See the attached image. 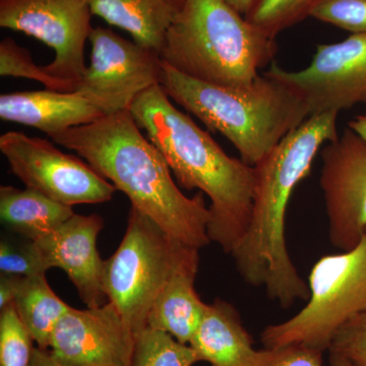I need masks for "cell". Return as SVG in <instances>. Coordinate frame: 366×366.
Listing matches in <instances>:
<instances>
[{
  "label": "cell",
  "instance_id": "cell-19",
  "mask_svg": "<svg viewBox=\"0 0 366 366\" xmlns=\"http://www.w3.org/2000/svg\"><path fill=\"white\" fill-rule=\"evenodd\" d=\"M72 207L53 201L37 190L0 187V218L11 233L36 240L53 232L71 216Z\"/></svg>",
  "mask_w": 366,
  "mask_h": 366
},
{
  "label": "cell",
  "instance_id": "cell-7",
  "mask_svg": "<svg viewBox=\"0 0 366 366\" xmlns=\"http://www.w3.org/2000/svg\"><path fill=\"white\" fill-rule=\"evenodd\" d=\"M308 288L307 305L298 314L262 332L266 348L303 345L324 352L347 322L366 314V231L354 249L315 262Z\"/></svg>",
  "mask_w": 366,
  "mask_h": 366
},
{
  "label": "cell",
  "instance_id": "cell-31",
  "mask_svg": "<svg viewBox=\"0 0 366 366\" xmlns=\"http://www.w3.org/2000/svg\"><path fill=\"white\" fill-rule=\"evenodd\" d=\"M224 1L245 18L254 6L255 0H224Z\"/></svg>",
  "mask_w": 366,
  "mask_h": 366
},
{
  "label": "cell",
  "instance_id": "cell-17",
  "mask_svg": "<svg viewBox=\"0 0 366 366\" xmlns=\"http://www.w3.org/2000/svg\"><path fill=\"white\" fill-rule=\"evenodd\" d=\"M92 14L131 34L137 44L161 55L184 0H88Z\"/></svg>",
  "mask_w": 366,
  "mask_h": 366
},
{
  "label": "cell",
  "instance_id": "cell-29",
  "mask_svg": "<svg viewBox=\"0 0 366 366\" xmlns=\"http://www.w3.org/2000/svg\"><path fill=\"white\" fill-rule=\"evenodd\" d=\"M19 276L1 274L0 277V312L13 305Z\"/></svg>",
  "mask_w": 366,
  "mask_h": 366
},
{
  "label": "cell",
  "instance_id": "cell-6",
  "mask_svg": "<svg viewBox=\"0 0 366 366\" xmlns=\"http://www.w3.org/2000/svg\"><path fill=\"white\" fill-rule=\"evenodd\" d=\"M199 252L132 208L124 239L103 264V288L134 336L147 329L152 305L168 281L183 267L199 262Z\"/></svg>",
  "mask_w": 366,
  "mask_h": 366
},
{
  "label": "cell",
  "instance_id": "cell-33",
  "mask_svg": "<svg viewBox=\"0 0 366 366\" xmlns=\"http://www.w3.org/2000/svg\"><path fill=\"white\" fill-rule=\"evenodd\" d=\"M329 366H352L345 357L336 352L330 351Z\"/></svg>",
  "mask_w": 366,
  "mask_h": 366
},
{
  "label": "cell",
  "instance_id": "cell-4",
  "mask_svg": "<svg viewBox=\"0 0 366 366\" xmlns=\"http://www.w3.org/2000/svg\"><path fill=\"white\" fill-rule=\"evenodd\" d=\"M166 95L231 142L243 162L257 165L310 115L291 86L264 74L249 85L223 86L189 78L163 62Z\"/></svg>",
  "mask_w": 366,
  "mask_h": 366
},
{
  "label": "cell",
  "instance_id": "cell-30",
  "mask_svg": "<svg viewBox=\"0 0 366 366\" xmlns=\"http://www.w3.org/2000/svg\"><path fill=\"white\" fill-rule=\"evenodd\" d=\"M31 366H62L53 360L49 351L42 350L36 347L34 350L32 365Z\"/></svg>",
  "mask_w": 366,
  "mask_h": 366
},
{
  "label": "cell",
  "instance_id": "cell-13",
  "mask_svg": "<svg viewBox=\"0 0 366 366\" xmlns=\"http://www.w3.org/2000/svg\"><path fill=\"white\" fill-rule=\"evenodd\" d=\"M136 336L112 301L98 307H71L50 339L53 360L62 366H131Z\"/></svg>",
  "mask_w": 366,
  "mask_h": 366
},
{
  "label": "cell",
  "instance_id": "cell-8",
  "mask_svg": "<svg viewBox=\"0 0 366 366\" xmlns=\"http://www.w3.org/2000/svg\"><path fill=\"white\" fill-rule=\"evenodd\" d=\"M90 64L74 91L104 115L131 112L136 99L160 85L163 60L154 50L132 42L109 29H93Z\"/></svg>",
  "mask_w": 366,
  "mask_h": 366
},
{
  "label": "cell",
  "instance_id": "cell-9",
  "mask_svg": "<svg viewBox=\"0 0 366 366\" xmlns=\"http://www.w3.org/2000/svg\"><path fill=\"white\" fill-rule=\"evenodd\" d=\"M0 151L26 187L60 204H103L117 190L83 159L64 153L47 139L7 132L0 137Z\"/></svg>",
  "mask_w": 366,
  "mask_h": 366
},
{
  "label": "cell",
  "instance_id": "cell-21",
  "mask_svg": "<svg viewBox=\"0 0 366 366\" xmlns=\"http://www.w3.org/2000/svg\"><path fill=\"white\" fill-rule=\"evenodd\" d=\"M199 361L192 346L147 327L136 337L131 366H192Z\"/></svg>",
  "mask_w": 366,
  "mask_h": 366
},
{
  "label": "cell",
  "instance_id": "cell-26",
  "mask_svg": "<svg viewBox=\"0 0 366 366\" xmlns=\"http://www.w3.org/2000/svg\"><path fill=\"white\" fill-rule=\"evenodd\" d=\"M310 16L352 34H366V0H320Z\"/></svg>",
  "mask_w": 366,
  "mask_h": 366
},
{
  "label": "cell",
  "instance_id": "cell-12",
  "mask_svg": "<svg viewBox=\"0 0 366 366\" xmlns=\"http://www.w3.org/2000/svg\"><path fill=\"white\" fill-rule=\"evenodd\" d=\"M320 184L335 249H354L366 231V143L350 127L325 144Z\"/></svg>",
  "mask_w": 366,
  "mask_h": 366
},
{
  "label": "cell",
  "instance_id": "cell-22",
  "mask_svg": "<svg viewBox=\"0 0 366 366\" xmlns=\"http://www.w3.org/2000/svg\"><path fill=\"white\" fill-rule=\"evenodd\" d=\"M320 0H255L245 16L247 21L269 37L276 39L279 33L312 16Z\"/></svg>",
  "mask_w": 366,
  "mask_h": 366
},
{
  "label": "cell",
  "instance_id": "cell-27",
  "mask_svg": "<svg viewBox=\"0 0 366 366\" xmlns=\"http://www.w3.org/2000/svg\"><path fill=\"white\" fill-rule=\"evenodd\" d=\"M329 351L340 354L352 366H366V314L347 322L337 332Z\"/></svg>",
  "mask_w": 366,
  "mask_h": 366
},
{
  "label": "cell",
  "instance_id": "cell-24",
  "mask_svg": "<svg viewBox=\"0 0 366 366\" xmlns=\"http://www.w3.org/2000/svg\"><path fill=\"white\" fill-rule=\"evenodd\" d=\"M0 76L26 78L39 81L48 90L74 92V86L48 74L34 62L30 52L6 38L0 42Z\"/></svg>",
  "mask_w": 366,
  "mask_h": 366
},
{
  "label": "cell",
  "instance_id": "cell-16",
  "mask_svg": "<svg viewBox=\"0 0 366 366\" xmlns=\"http://www.w3.org/2000/svg\"><path fill=\"white\" fill-rule=\"evenodd\" d=\"M234 305L217 298L207 305L189 345L211 366H264L272 349L255 350Z\"/></svg>",
  "mask_w": 366,
  "mask_h": 366
},
{
  "label": "cell",
  "instance_id": "cell-25",
  "mask_svg": "<svg viewBox=\"0 0 366 366\" xmlns=\"http://www.w3.org/2000/svg\"><path fill=\"white\" fill-rule=\"evenodd\" d=\"M50 269L37 244L21 236H2L0 242V272L14 276L46 274Z\"/></svg>",
  "mask_w": 366,
  "mask_h": 366
},
{
  "label": "cell",
  "instance_id": "cell-5",
  "mask_svg": "<svg viewBox=\"0 0 366 366\" xmlns=\"http://www.w3.org/2000/svg\"><path fill=\"white\" fill-rule=\"evenodd\" d=\"M276 39L224 0H184L161 59L189 78L223 86L249 85L274 59Z\"/></svg>",
  "mask_w": 366,
  "mask_h": 366
},
{
  "label": "cell",
  "instance_id": "cell-15",
  "mask_svg": "<svg viewBox=\"0 0 366 366\" xmlns=\"http://www.w3.org/2000/svg\"><path fill=\"white\" fill-rule=\"evenodd\" d=\"M104 113L76 92H14L0 96V117L35 127L54 139L74 127L96 122Z\"/></svg>",
  "mask_w": 366,
  "mask_h": 366
},
{
  "label": "cell",
  "instance_id": "cell-20",
  "mask_svg": "<svg viewBox=\"0 0 366 366\" xmlns=\"http://www.w3.org/2000/svg\"><path fill=\"white\" fill-rule=\"evenodd\" d=\"M13 305L38 348L48 350L53 331L71 308L55 295L46 274L18 277Z\"/></svg>",
  "mask_w": 366,
  "mask_h": 366
},
{
  "label": "cell",
  "instance_id": "cell-18",
  "mask_svg": "<svg viewBox=\"0 0 366 366\" xmlns=\"http://www.w3.org/2000/svg\"><path fill=\"white\" fill-rule=\"evenodd\" d=\"M199 262L187 264L173 274L152 305L147 327L169 334L189 345L201 324L207 305L194 289Z\"/></svg>",
  "mask_w": 366,
  "mask_h": 366
},
{
  "label": "cell",
  "instance_id": "cell-28",
  "mask_svg": "<svg viewBox=\"0 0 366 366\" xmlns=\"http://www.w3.org/2000/svg\"><path fill=\"white\" fill-rule=\"evenodd\" d=\"M264 366H326L322 352L303 345H288L272 349V355Z\"/></svg>",
  "mask_w": 366,
  "mask_h": 366
},
{
  "label": "cell",
  "instance_id": "cell-2",
  "mask_svg": "<svg viewBox=\"0 0 366 366\" xmlns=\"http://www.w3.org/2000/svg\"><path fill=\"white\" fill-rule=\"evenodd\" d=\"M53 141L78 154L129 197L132 208L155 221L172 237L199 249L211 242V214L204 194L194 197L183 194L165 158L142 134L131 112L104 115Z\"/></svg>",
  "mask_w": 366,
  "mask_h": 366
},
{
  "label": "cell",
  "instance_id": "cell-14",
  "mask_svg": "<svg viewBox=\"0 0 366 366\" xmlns=\"http://www.w3.org/2000/svg\"><path fill=\"white\" fill-rule=\"evenodd\" d=\"M103 227L104 221L97 214H74L53 232L35 242L48 268L66 272L86 307L108 302L103 288L104 261L97 249L98 235Z\"/></svg>",
  "mask_w": 366,
  "mask_h": 366
},
{
  "label": "cell",
  "instance_id": "cell-11",
  "mask_svg": "<svg viewBox=\"0 0 366 366\" xmlns=\"http://www.w3.org/2000/svg\"><path fill=\"white\" fill-rule=\"evenodd\" d=\"M264 74L291 86L305 101L310 117L366 105V34L317 46L302 71H285L274 62Z\"/></svg>",
  "mask_w": 366,
  "mask_h": 366
},
{
  "label": "cell",
  "instance_id": "cell-23",
  "mask_svg": "<svg viewBox=\"0 0 366 366\" xmlns=\"http://www.w3.org/2000/svg\"><path fill=\"white\" fill-rule=\"evenodd\" d=\"M34 343L13 305L0 312V366L32 365Z\"/></svg>",
  "mask_w": 366,
  "mask_h": 366
},
{
  "label": "cell",
  "instance_id": "cell-10",
  "mask_svg": "<svg viewBox=\"0 0 366 366\" xmlns=\"http://www.w3.org/2000/svg\"><path fill=\"white\" fill-rule=\"evenodd\" d=\"M92 16L88 0H0V26L51 48L54 59L43 69L74 86V91L86 71Z\"/></svg>",
  "mask_w": 366,
  "mask_h": 366
},
{
  "label": "cell",
  "instance_id": "cell-32",
  "mask_svg": "<svg viewBox=\"0 0 366 366\" xmlns=\"http://www.w3.org/2000/svg\"><path fill=\"white\" fill-rule=\"evenodd\" d=\"M348 127L356 132L366 143V114L354 118L349 122Z\"/></svg>",
  "mask_w": 366,
  "mask_h": 366
},
{
  "label": "cell",
  "instance_id": "cell-1",
  "mask_svg": "<svg viewBox=\"0 0 366 366\" xmlns=\"http://www.w3.org/2000/svg\"><path fill=\"white\" fill-rule=\"evenodd\" d=\"M338 112L312 115L254 166L255 182L249 227L231 252L243 280L266 290L283 308L310 297L289 254L286 212L298 183L307 177L320 149L338 139Z\"/></svg>",
  "mask_w": 366,
  "mask_h": 366
},
{
  "label": "cell",
  "instance_id": "cell-3",
  "mask_svg": "<svg viewBox=\"0 0 366 366\" xmlns=\"http://www.w3.org/2000/svg\"><path fill=\"white\" fill-rule=\"evenodd\" d=\"M131 113L183 189L209 197V238L231 254L249 227L254 166L228 156L208 132L171 103L160 85L142 93Z\"/></svg>",
  "mask_w": 366,
  "mask_h": 366
}]
</instances>
